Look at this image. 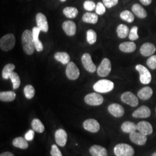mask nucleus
Wrapping results in <instances>:
<instances>
[{
	"label": "nucleus",
	"mask_w": 156,
	"mask_h": 156,
	"mask_svg": "<svg viewBox=\"0 0 156 156\" xmlns=\"http://www.w3.org/2000/svg\"><path fill=\"white\" fill-rule=\"evenodd\" d=\"M22 42L24 52L28 55H33L35 48L33 31L29 30H25L22 34Z\"/></svg>",
	"instance_id": "1"
},
{
	"label": "nucleus",
	"mask_w": 156,
	"mask_h": 156,
	"mask_svg": "<svg viewBox=\"0 0 156 156\" xmlns=\"http://www.w3.org/2000/svg\"><path fill=\"white\" fill-rule=\"evenodd\" d=\"M115 84L111 80L108 79H101L97 81L93 86L95 91L100 93H107L114 89Z\"/></svg>",
	"instance_id": "2"
},
{
	"label": "nucleus",
	"mask_w": 156,
	"mask_h": 156,
	"mask_svg": "<svg viewBox=\"0 0 156 156\" xmlns=\"http://www.w3.org/2000/svg\"><path fill=\"white\" fill-rule=\"evenodd\" d=\"M113 151L116 156H133L135 153L134 148L127 144H119L114 147Z\"/></svg>",
	"instance_id": "3"
},
{
	"label": "nucleus",
	"mask_w": 156,
	"mask_h": 156,
	"mask_svg": "<svg viewBox=\"0 0 156 156\" xmlns=\"http://www.w3.org/2000/svg\"><path fill=\"white\" fill-rule=\"evenodd\" d=\"M16 43L15 37L12 34H8L3 36L0 40V48L1 50L8 51L12 50Z\"/></svg>",
	"instance_id": "4"
},
{
	"label": "nucleus",
	"mask_w": 156,
	"mask_h": 156,
	"mask_svg": "<svg viewBox=\"0 0 156 156\" xmlns=\"http://www.w3.org/2000/svg\"><path fill=\"white\" fill-rule=\"evenodd\" d=\"M135 69L140 74V80L141 83L148 84L151 83L152 79L151 74L146 67L142 64H138L135 66Z\"/></svg>",
	"instance_id": "5"
},
{
	"label": "nucleus",
	"mask_w": 156,
	"mask_h": 156,
	"mask_svg": "<svg viewBox=\"0 0 156 156\" xmlns=\"http://www.w3.org/2000/svg\"><path fill=\"white\" fill-rule=\"evenodd\" d=\"M111 69V62L108 58H104L97 68V73L101 77H106L110 74Z\"/></svg>",
	"instance_id": "6"
},
{
	"label": "nucleus",
	"mask_w": 156,
	"mask_h": 156,
	"mask_svg": "<svg viewBox=\"0 0 156 156\" xmlns=\"http://www.w3.org/2000/svg\"><path fill=\"white\" fill-rule=\"evenodd\" d=\"M84 101L87 104L91 106H98L103 103L104 98L100 94L92 93L85 96Z\"/></svg>",
	"instance_id": "7"
},
{
	"label": "nucleus",
	"mask_w": 156,
	"mask_h": 156,
	"mask_svg": "<svg viewBox=\"0 0 156 156\" xmlns=\"http://www.w3.org/2000/svg\"><path fill=\"white\" fill-rule=\"evenodd\" d=\"M121 100L126 104L132 107H136L139 104L138 97L130 91L124 93L121 96Z\"/></svg>",
	"instance_id": "8"
},
{
	"label": "nucleus",
	"mask_w": 156,
	"mask_h": 156,
	"mask_svg": "<svg viewBox=\"0 0 156 156\" xmlns=\"http://www.w3.org/2000/svg\"><path fill=\"white\" fill-rule=\"evenodd\" d=\"M66 75L67 78L72 80H76L79 78L80 75V71L73 62H69L67 64Z\"/></svg>",
	"instance_id": "9"
},
{
	"label": "nucleus",
	"mask_w": 156,
	"mask_h": 156,
	"mask_svg": "<svg viewBox=\"0 0 156 156\" xmlns=\"http://www.w3.org/2000/svg\"><path fill=\"white\" fill-rule=\"evenodd\" d=\"M129 140L135 145L144 146L146 144L147 138L146 135L136 131L129 134Z\"/></svg>",
	"instance_id": "10"
},
{
	"label": "nucleus",
	"mask_w": 156,
	"mask_h": 156,
	"mask_svg": "<svg viewBox=\"0 0 156 156\" xmlns=\"http://www.w3.org/2000/svg\"><path fill=\"white\" fill-rule=\"evenodd\" d=\"M83 128L93 133H95L99 131L100 129V123L94 119H89L86 120L83 123Z\"/></svg>",
	"instance_id": "11"
},
{
	"label": "nucleus",
	"mask_w": 156,
	"mask_h": 156,
	"mask_svg": "<svg viewBox=\"0 0 156 156\" xmlns=\"http://www.w3.org/2000/svg\"><path fill=\"white\" fill-rule=\"evenodd\" d=\"M82 62L84 68L89 73H94L97 68L96 66L92 61L91 57L89 53H84L82 56Z\"/></svg>",
	"instance_id": "12"
},
{
	"label": "nucleus",
	"mask_w": 156,
	"mask_h": 156,
	"mask_svg": "<svg viewBox=\"0 0 156 156\" xmlns=\"http://www.w3.org/2000/svg\"><path fill=\"white\" fill-rule=\"evenodd\" d=\"M36 22L37 27L41 31L47 33L49 30V25L47 20V18L42 13H38L36 15Z\"/></svg>",
	"instance_id": "13"
},
{
	"label": "nucleus",
	"mask_w": 156,
	"mask_h": 156,
	"mask_svg": "<svg viewBox=\"0 0 156 156\" xmlns=\"http://www.w3.org/2000/svg\"><path fill=\"white\" fill-rule=\"evenodd\" d=\"M155 45L151 42H146L140 46V53L144 57H150L156 52Z\"/></svg>",
	"instance_id": "14"
},
{
	"label": "nucleus",
	"mask_w": 156,
	"mask_h": 156,
	"mask_svg": "<svg viewBox=\"0 0 156 156\" xmlns=\"http://www.w3.org/2000/svg\"><path fill=\"white\" fill-rule=\"evenodd\" d=\"M56 144L60 146L64 147L67 144L68 135L66 131L63 129H57L55 134Z\"/></svg>",
	"instance_id": "15"
},
{
	"label": "nucleus",
	"mask_w": 156,
	"mask_h": 156,
	"mask_svg": "<svg viewBox=\"0 0 156 156\" xmlns=\"http://www.w3.org/2000/svg\"><path fill=\"white\" fill-rule=\"evenodd\" d=\"M136 127L137 130L139 132L146 136L151 135L153 132V128L152 127V125L147 121L140 122L136 124Z\"/></svg>",
	"instance_id": "16"
},
{
	"label": "nucleus",
	"mask_w": 156,
	"mask_h": 156,
	"mask_svg": "<svg viewBox=\"0 0 156 156\" xmlns=\"http://www.w3.org/2000/svg\"><path fill=\"white\" fill-rule=\"evenodd\" d=\"M151 110L148 106L143 105L136 109L133 113V116L138 119H146L150 117Z\"/></svg>",
	"instance_id": "17"
},
{
	"label": "nucleus",
	"mask_w": 156,
	"mask_h": 156,
	"mask_svg": "<svg viewBox=\"0 0 156 156\" xmlns=\"http://www.w3.org/2000/svg\"><path fill=\"white\" fill-rule=\"evenodd\" d=\"M108 111L112 116L115 117H121L124 114V109L119 104H112L108 108Z\"/></svg>",
	"instance_id": "18"
},
{
	"label": "nucleus",
	"mask_w": 156,
	"mask_h": 156,
	"mask_svg": "<svg viewBox=\"0 0 156 156\" xmlns=\"http://www.w3.org/2000/svg\"><path fill=\"white\" fill-rule=\"evenodd\" d=\"M62 27L67 35L73 36L76 33V26L73 21L67 20L64 22L62 23Z\"/></svg>",
	"instance_id": "19"
},
{
	"label": "nucleus",
	"mask_w": 156,
	"mask_h": 156,
	"mask_svg": "<svg viewBox=\"0 0 156 156\" xmlns=\"http://www.w3.org/2000/svg\"><path fill=\"white\" fill-rule=\"evenodd\" d=\"M153 94V89L149 86H146L139 90L138 92V98L143 101L149 100Z\"/></svg>",
	"instance_id": "20"
},
{
	"label": "nucleus",
	"mask_w": 156,
	"mask_h": 156,
	"mask_svg": "<svg viewBox=\"0 0 156 156\" xmlns=\"http://www.w3.org/2000/svg\"><path fill=\"white\" fill-rule=\"evenodd\" d=\"M90 153L92 156H107L108 151L105 147L95 145L90 148Z\"/></svg>",
	"instance_id": "21"
},
{
	"label": "nucleus",
	"mask_w": 156,
	"mask_h": 156,
	"mask_svg": "<svg viewBox=\"0 0 156 156\" xmlns=\"http://www.w3.org/2000/svg\"><path fill=\"white\" fill-rule=\"evenodd\" d=\"M33 34L34 41L35 44V49L38 51H42L44 49V46L42 43L39 41V35L40 33V29L38 27H34L33 28Z\"/></svg>",
	"instance_id": "22"
},
{
	"label": "nucleus",
	"mask_w": 156,
	"mask_h": 156,
	"mask_svg": "<svg viewBox=\"0 0 156 156\" xmlns=\"http://www.w3.org/2000/svg\"><path fill=\"white\" fill-rule=\"evenodd\" d=\"M131 9L134 15L140 19H145L147 16L146 11L139 4H134Z\"/></svg>",
	"instance_id": "23"
},
{
	"label": "nucleus",
	"mask_w": 156,
	"mask_h": 156,
	"mask_svg": "<svg viewBox=\"0 0 156 156\" xmlns=\"http://www.w3.org/2000/svg\"><path fill=\"white\" fill-rule=\"evenodd\" d=\"M136 49V44L134 42H124L119 45V49L122 52L129 53H133Z\"/></svg>",
	"instance_id": "24"
},
{
	"label": "nucleus",
	"mask_w": 156,
	"mask_h": 156,
	"mask_svg": "<svg viewBox=\"0 0 156 156\" xmlns=\"http://www.w3.org/2000/svg\"><path fill=\"white\" fill-rule=\"evenodd\" d=\"M12 144L15 147L21 149H27L28 147L27 140L22 136L15 138L12 141Z\"/></svg>",
	"instance_id": "25"
},
{
	"label": "nucleus",
	"mask_w": 156,
	"mask_h": 156,
	"mask_svg": "<svg viewBox=\"0 0 156 156\" xmlns=\"http://www.w3.org/2000/svg\"><path fill=\"white\" fill-rule=\"evenodd\" d=\"M121 129L124 133L130 134L133 132L136 131L137 130V127H136V124H135L133 122H129V121H126L122 124Z\"/></svg>",
	"instance_id": "26"
},
{
	"label": "nucleus",
	"mask_w": 156,
	"mask_h": 156,
	"mask_svg": "<svg viewBox=\"0 0 156 156\" xmlns=\"http://www.w3.org/2000/svg\"><path fill=\"white\" fill-rule=\"evenodd\" d=\"M16 94L14 91H1L0 93V100L4 102H11L15 100Z\"/></svg>",
	"instance_id": "27"
},
{
	"label": "nucleus",
	"mask_w": 156,
	"mask_h": 156,
	"mask_svg": "<svg viewBox=\"0 0 156 156\" xmlns=\"http://www.w3.org/2000/svg\"><path fill=\"white\" fill-rule=\"evenodd\" d=\"M82 20L84 22L90 24H96L98 20V16L97 14L94 13L86 12L83 15Z\"/></svg>",
	"instance_id": "28"
},
{
	"label": "nucleus",
	"mask_w": 156,
	"mask_h": 156,
	"mask_svg": "<svg viewBox=\"0 0 156 156\" xmlns=\"http://www.w3.org/2000/svg\"><path fill=\"white\" fill-rule=\"evenodd\" d=\"M116 32H117V36L119 38L121 39H124L128 36L129 30V28L126 25L120 24L117 26Z\"/></svg>",
	"instance_id": "29"
},
{
	"label": "nucleus",
	"mask_w": 156,
	"mask_h": 156,
	"mask_svg": "<svg viewBox=\"0 0 156 156\" xmlns=\"http://www.w3.org/2000/svg\"><path fill=\"white\" fill-rule=\"evenodd\" d=\"M55 58L62 64H68L70 62V57L66 52H57L55 55Z\"/></svg>",
	"instance_id": "30"
},
{
	"label": "nucleus",
	"mask_w": 156,
	"mask_h": 156,
	"mask_svg": "<svg viewBox=\"0 0 156 156\" xmlns=\"http://www.w3.org/2000/svg\"><path fill=\"white\" fill-rule=\"evenodd\" d=\"M31 127L33 129L38 133H42L45 131L44 124L38 119H34L31 122Z\"/></svg>",
	"instance_id": "31"
},
{
	"label": "nucleus",
	"mask_w": 156,
	"mask_h": 156,
	"mask_svg": "<svg viewBox=\"0 0 156 156\" xmlns=\"http://www.w3.org/2000/svg\"><path fill=\"white\" fill-rule=\"evenodd\" d=\"M63 13L67 17L73 19L78 15V10L75 7L68 6L63 9Z\"/></svg>",
	"instance_id": "32"
},
{
	"label": "nucleus",
	"mask_w": 156,
	"mask_h": 156,
	"mask_svg": "<svg viewBox=\"0 0 156 156\" xmlns=\"http://www.w3.org/2000/svg\"><path fill=\"white\" fill-rule=\"evenodd\" d=\"M120 17L123 20L129 23L133 22L135 19L134 14L128 10H125L122 12L120 14Z\"/></svg>",
	"instance_id": "33"
},
{
	"label": "nucleus",
	"mask_w": 156,
	"mask_h": 156,
	"mask_svg": "<svg viewBox=\"0 0 156 156\" xmlns=\"http://www.w3.org/2000/svg\"><path fill=\"white\" fill-rule=\"evenodd\" d=\"M15 69V66L13 64H8L3 68L2 75V78L4 79H8L9 78V75H11L13 70Z\"/></svg>",
	"instance_id": "34"
},
{
	"label": "nucleus",
	"mask_w": 156,
	"mask_h": 156,
	"mask_svg": "<svg viewBox=\"0 0 156 156\" xmlns=\"http://www.w3.org/2000/svg\"><path fill=\"white\" fill-rule=\"evenodd\" d=\"M9 78L11 80L12 82L13 83V89L16 90L18 89L20 85V79L18 74L15 72H12L9 75Z\"/></svg>",
	"instance_id": "35"
},
{
	"label": "nucleus",
	"mask_w": 156,
	"mask_h": 156,
	"mask_svg": "<svg viewBox=\"0 0 156 156\" xmlns=\"http://www.w3.org/2000/svg\"><path fill=\"white\" fill-rule=\"evenodd\" d=\"M24 94L27 99L30 100L33 98L35 94V91L33 86L30 84L26 86L24 89Z\"/></svg>",
	"instance_id": "36"
},
{
	"label": "nucleus",
	"mask_w": 156,
	"mask_h": 156,
	"mask_svg": "<svg viewBox=\"0 0 156 156\" xmlns=\"http://www.w3.org/2000/svg\"><path fill=\"white\" fill-rule=\"evenodd\" d=\"M87 41L90 45H93L96 42L97 33L93 30L90 29L87 31Z\"/></svg>",
	"instance_id": "37"
},
{
	"label": "nucleus",
	"mask_w": 156,
	"mask_h": 156,
	"mask_svg": "<svg viewBox=\"0 0 156 156\" xmlns=\"http://www.w3.org/2000/svg\"><path fill=\"white\" fill-rule=\"evenodd\" d=\"M138 27L137 26H133L131 29L129 30V34H128V38L131 41H136L139 39L140 37L138 34Z\"/></svg>",
	"instance_id": "38"
},
{
	"label": "nucleus",
	"mask_w": 156,
	"mask_h": 156,
	"mask_svg": "<svg viewBox=\"0 0 156 156\" xmlns=\"http://www.w3.org/2000/svg\"><path fill=\"white\" fill-rule=\"evenodd\" d=\"M147 66L151 69L154 70L156 69V55H152L148 58L146 62Z\"/></svg>",
	"instance_id": "39"
},
{
	"label": "nucleus",
	"mask_w": 156,
	"mask_h": 156,
	"mask_svg": "<svg viewBox=\"0 0 156 156\" xmlns=\"http://www.w3.org/2000/svg\"><path fill=\"white\" fill-rule=\"evenodd\" d=\"M83 6L85 10H86L87 11H93L95 9L96 5H95L94 2L92 1H90V0H87V1H84Z\"/></svg>",
	"instance_id": "40"
},
{
	"label": "nucleus",
	"mask_w": 156,
	"mask_h": 156,
	"mask_svg": "<svg viewBox=\"0 0 156 156\" xmlns=\"http://www.w3.org/2000/svg\"><path fill=\"white\" fill-rule=\"evenodd\" d=\"M95 12L97 15H102L106 12V7L102 2H99L97 3L96 8H95Z\"/></svg>",
	"instance_id": "41"
},
{
	"label": "nucleus",
	"mask_w": 156,
	"mask_h": 156,
	"mask_svg": "<svg viewBox=\"0 0 156 156\" xmlns=\"http://www.w3.org/2000/svg\"><path fill=\"white\" fill-rule=\"evenodd\" d=\"M50 154L51 156H62L61 151L55 144H53L51 146Z\"/></svg>",
	"instance_id": "42"
},
{
	"label": "nucleus",
	"mask_w": 156,
	"mask_h": 156,
	"mask_svg": "<svg viewBox=\"0 0 156 156\" xmlns=\"http://www.w3.org/2000/svg\"><path fill=\"white\" fill-rule=\"evenodd\" d=\"M102 1L104 5L108 8H111L116 5L119 2V0H102Z\"/></svg>",
	"instance_id": "43"
},
{
	"label": "nucleus",
	"mask_w": 156,
	"mask_h": 156,
	"mask_svg": "<svg viewBox=\"0 0 156 156\" xmlns=\"http://www.w3.org/2000/svg\"><path fill=\"white\" fill-rule=\"evenodd\" d=\"M34 135H35L34 130L30 129L28 131V132L26 133V134H25V138L27 141H31L33 140Z\"/></svg>",
	"instance_id": "44"
},
{
	"label": "nucleus",
	"mask_w": 156,
	"mask_h": 156,
	"mask_svg": "<svg viewBox=\"0 0 156 156\" xmlns=\"http://www.w3.org/2000/svg\"><path fill=\"white\" fill-rule=\"evenodd\" d=\"M140 2L143 4L144 5H149L152 2V0H140Z\"/></svg>",
	"instance_id": "45"
},
{
	"label": "nucleus",
	"mask_w": 156,
	"mask_h": 156,
	"mask_svg": "<svg viewBox=\"0 0 156 156\" xmlns=\"http://www.w3.org/2000/svg\"><path fill=\"white\" fill-rule=\"evenodd\" d=\"M0 156H15V155L9 151H5L1 154Z\"/></svg>",
	"instance_id": "46"
},
{
	"label": "nucleus",
	"mask_w": 156,
	"mask_h": 156,
	"mask_svg": "<svg viewBox=\"0 0 156 156\" xmlns=\"http://www.w3.org/2000/svg\"><path fill=\"white\" fill-rule=\"evenodd\" d=\"M151 156H156V152H154V153H153V154Z\"/></svg>",
	"instance_id": "47"
},
{
	"label": "nucleus",
	"mask_w": 156,
	"mask_h": 156,
	"mask_svg": "<svg viewBox=\"0 0 156 156\" xmlns=\"http://www.w3.org/2000/svg\"><path fill=\"white\" fill-rule=\"evenodd\" d=\"M61 1H62V2H65V1H66L67 0H60Z\"/></svg>",
	"instance_id": "48"
},
{
	"label": "nucleus",
	"mask_w": 156,
	"mask_h": 156,
	"mask_svg": "<svg viewBox=\"0 0 156 156\" xmlns=\"http://www.w3.org/2000/svg\"></svg>",
	"instance_id": "49"
}]
</instances>
